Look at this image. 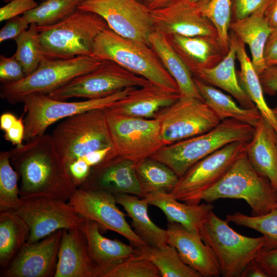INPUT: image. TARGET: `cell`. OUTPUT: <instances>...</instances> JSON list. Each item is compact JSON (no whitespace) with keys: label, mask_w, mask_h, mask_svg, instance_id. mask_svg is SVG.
<instances>
[{"label":"cell","mask_w":277,"mask_h":277,"mask_svg":"<svg viewBox=\"0 0 277 277\" xmlns=\"http://www.w3.org/2000/svg\"><path fill=\"white\" fill-rule=\"evenodd\" d=\"M9 152L21 179V198L44 196L69 201L76 191L67 163L51 135H38Z\"/></svg>","instance_id":"cell-1"},{"label":"cell","mask_w":277,"mask_h":277,"mask_svg":"<svg viewBox=\"0 0 277 277\" xmlns=\"http://www.w3.org/2000/svg\"><path fill=\"white\" fill-rule=\"evenodd\" d=\"M226 198L245 201L253 216L266 214L277 206L276 191L269 181L254 169L246 151L216 183L185 203H211Z\"/></svg>","instance_id":"cell-2"},{"label":"cell","mask_w":277,"mask_h":277,"mask_svg":"<svg viewBox=\"0 0 277 277\" xmlns=\"http://www.w3.org/2000/svg\"><path fill=\"white\" fill-rule=\"evenodd\" d=\"M255 128L233 118L221 121L210 130L166 145L150 157L170 168L180 177L196 162L234 142H249Z\"/></svg>","instance_id":"cell-3"},{"label":"cell","mask_w":277,"mask_h":277,"mask_svg":"<svg viewBox=\"0 0 277 277\" xmlns=\"http://www.w3.org/2000/svg\"><path fill=\"white\" fill-rule=\"evenodd\" d=\"M92 55L103 61L114 62L151 83L179 91L175 80L150 46L121 36L109 27L95 38Z\"/></svg>","instance_id":"cell-4"},{"label":"cell","mask_w":277,"mask_h":277,"mask_svg":"<svg viewBox=\"0 0 277 277\" xmlns=\"http://www.w3.org/2000/svg\"><path fill=\"white\" fill-rule=\"evenodd\" d=\"M42 51L52 58L92 55L93 44L108 25L98 15L77 9L59 22L37 27Z\"/></svg>","instance_id":"cell-5"},{"label":"cell","mask_w":277,"mask_h":277,"mask_svg":"<svg viewBox=\"0 0 277 277\" xmlns=\"http://www.w3.org/2000/svg\"><path fill=\"white\" fill-rule=\"evenodd\" d=\"M228 222L213 211L209 213L200 228L202 240L215 254L224 277H241L249 263L263 250L266 240L263 236L243 235L231 228Z\"/></svg>","instance_id":"cell-6"},{"label":"cell","mask_w":277,"mask_h":277,"mask_svg":"<svg viewBox=\"0 0 277 277\" xmlns=\"http://www.w3.org/2000/svg\"><path fill=\"white\" fill-rule=\"evenodd\" d=\"M103 61L92 55L66 59L45 56L31 74L19 81L3 84L1 97L14 104L29 94H48L73 78L96 69Z\"/></svg>","instance_id":"cell-7"},{"label":"cell","mask_w":277,"mask_h":277,"mask_svg":"<svg viewBox=\"0 0 277 277\" xmlns=\"http://www.w3.org/2000/svg\"><path fill=\"white\" fill-rule=\"evenodd\" d=\"M51 136L67 165L92 151L109 147L114 149L105 109H92L65 118Z\"/></svg>","instance_id":"cell-8"},{"label":"cell","mask_w":277,"mask_h":277,"mask_svg":"<svg viewBox=\"0 0 277 277\" xmlns=\"http://www.w3.org/2000/svg\"><path fill=\"white\" fill-rule=\"evenodd\" d=\"M132 87L120 90L110 95L84 101L68 102L54 99L43 93L24 96L25 140L29 141L45 134L52 124L63 118L95 109H105L125 96Z\"/></svg>","instance_id":"cell-9"},{"label":"cell","mask_w":277,"mask_h":277,"mask_svg":"<svg viewBox=\"0 0 277 277\" xmlns=\"http://www.w3.org/2000/svg\"><path fill=\"white\" fill-rule=\"evenodd\" d=\"M105 110L116 156L136 163L166 146L157 118L120 115Z\"/></svg>","instance_id":"cell-10"},{"label":"cell","mask_w":277,"mask_h":277,"mask_svg":"<svg viewBox=\"0 0 277 277\" xmlns=\"http://www.w3.org/2000/svg\"><path fill=\"white\" fill-rule=\"evenodd\" d=\"M150 83L111 61L105 60L96 69L80 75L47 94L65 101L77 97L87 100L104 97L129 87H141Z\"/></svg>","instance_id":"cell-11"},{"label":"cell","mask_w":277,"mask_h":277,"mask_svg":"<svg viewBox=\"0 0 277 277\" xmlns=\"http://www.w3.org/2000/svg\"><path fill=\"white\" fill-rule=\"evenodd\" d=\"M154 118L160 122L161 136L166 145L207 132L221 121L204 101L182 95L160 110Z\"/></svg>","instance_id":"cell-12"},{"label":"cell","mask_w":277,"mask_h":277,"mask_svg":"<svg viewBox=\"0 0 277 277\" xmlns=\"http://www.w3.org/2000/svg\"><path fill=\"white\" fill-rule=\"evenodd\" d=\"M78 9L102 17L119 35L150 46L149 36L155 30L151 11L138 0H88Z\"/></svg>","instance_id":"cell-13"},{"label":"cell","mask_w":277,"mask_h":277,"mask_svg":"<svg viewBox=\"0 0 277 277\" xmlns=\"http://www.w3.org/2000/svg\"><path fill=\"white\" fill-rule=\"evenodd\" d=\"M13 211L30 228L28 243L38 242L60 229H80L85 220L69 202L53 197L21 198Z\"/></svg>","instance_id":"cell-14"},{"label":"cell","mask_w":277,"mask_h":277,"mask_svg":"<svg viewBox=\"0 0 277 277\" xmlns=\"http://www.w3.org/2000/svg\"><path fill=\"white\" fill-rule=\"evenodd\" d=\"M246 145L244 142H234L200 160L179 178L170 193L179 201L186 202L210 187L245 152Z\"/></svg>","instance_id":"cell-15"},{"label":"cell","mask_w":277,"mask_h":277,"mask_svg":"<svg viewBox=\"0 0 277 277\" xmlns=\"http://www.w3.org/2000/svg\"><path fill=\"white\" fill-rule=\"evenodd\" d=\"M68 202L82 216L123 236L134 247L148 246L127 222L125 214L117 207L111 192L77 188Z\"/></svg>","instance_id":"cell-16"},{"label":"cell","mask_w":277,"mask_h":277,"mask_svg":"<svg viewBox=\"0 0 277 277\" xmlns=\"http://www.w3.org/2000/svg\"><path fill=\"white\" fill-rule=\"evenodd\" d=\"M151 12L155 29L166 35L219 39L213 24L201 8L189 0H171L166 6Z\"/></svg>","instance_id":"cell-17"},{"label":"cell","mask_w":277,"mask_h":277,"mask_svg":"<svg viewBox=\"0 0 277 277\" xmlns=\"http://www.w3.org/2000/svg\"><path fill=\"white\" fill-rule=\"evenodd\" d=\"M62 233L60 229L38 242L26 243L1 276H54Z\"/></svg>","instance_id":"cell-18"},{"label":"cell","mask_w":277,"mask_h":277,"mask_svg":"<svg viewBox=\"0 0 277 277\" xmlns=\"http://www.w3.org/2000/svg\"><path fill=\"white\" fill-rule=\"evenodd\" d=\"M135 167L132 161L116 155L108 157L92 167L87 179L77 188L104 189L143 197Z\"/></svg>","instance_id":"cell-19"},{"label":"cell","mask_w":277,"mask_h":277,"mask_svg":"<svg viewBox=\"0 0 277 277\" xmlns=\"http://www.w3.org/2000/svg\"><path fill=\"white\" fill-rule=\"evenodd\" d=\"M168 244L178 252L183 261L197 271L202 277L221 275L217 258L210 246L202 240L200 233H194L181 224H167Z\"/></svg>","instance_id":"cell-20"},{"label":"cell","mask_w":277,"mask_h":277,"mask_svg":"<svg viewBox=\"0 0 277 277\" xmlns=\"http://www.w3.org/2000/svg\"><path fill=\"white\" fill-rule=\"evenodd\" d=\"M180 96L179 91L150 82L132 87L125 96L105 109L120 115L152 118L160 110L171 105Z\"/></svg>","instance_id":"cell-21"},{"label":"cell","mask_w":277,"mask_h":277,"mask_svg":"<svg viewBox=\"0 0 277 277\" xmlns=\"http://www.w3.org/2000/svg\"><path fill=\"white\" fill-rule=\"evenodd\" d=\"M166 36L175 51L194 76L203 70L217 65L227 53L216 38L176 34Z\"/></svg>","instance_id":"cell-22"},{"label":"cell","mask_w":277,"mask_h":277,"mask_svg":"<svg viewBox=\"0 0 277 277\" xmlns=\"http://www.w3.org/2000/svg\"><path fill=\"white\" fill-rule=\"evenodd\" d=\"M80 229L85 236L97 277H104L108 271L135 252L132 245L103 236L100 232L99 225L94 221L85 219Z\"/></svg>","instance_id":"cell-23"},{"label":"cell","mask_w":277,"mask_h":277,"mask_svg":"<svg viewBox=\"0 0 277 277\" xmlns=\"http://www.w3.org/2000/svg\"><path fill=\"white\" fill-rule=\"evenodd\" d=\"M54 277H97L80 229H63Z\"/></svg>","instance_id":"cell-24"},{"label":"cell","mask_w":277,"mask_h":277,"mask_svg":"<svg viewBox=\"0 0 277 277\" xmlns=\"http://www.w3.org/2000/svg\"><path fill=\"white\" fill-rule=\"evenodd\" d=\"M246 154L254 169L269 181L277 192V133L263 116L246 143Z\"/></svg>","instance_id":"cell-25"},{"label":"cell","mask_w":277,"mask_h":277,"mask_svg":"<svg viewBox=\"0 0 277 277\" xmlns=\"http://www.w3.org/2000/svg\"><path fill=\"white\" fill-rule=\"evenodd\" d=\"M144 197L149 205L161 210L168 222L179 223L189 231L197 233H199L203 223L214 208L211 203L188 204L181 203L169 192L164 191L150 193Z\"/></svg>","instance_id":"cell-26"},{"label":"cell","mask_w":277,"mask_h":277,"mask_svg":"<svg viewBox=\"0 0 277 277\" xmlns=\"http://www.w3.org/2000/svg\"><path fill=\"white\" fill-rule=\"evenodd\" d=\"M229 49L224 58L214 67L203 70L195 77L229 93L240 105L246 108H255L239 82L235 70V36L229 32Z\"/></svg>","instance_id":"cell-27"},{"label":"cell","mask_w":277,"mask_h":277,"mask_svg":"<svg viewBox=\"0 0 277 277\" xmlns=\"http://www.w3.org/2000/svg\"><path fill=\"white\" fill-rule=\"evenodd\" d=\"M266 8L244 18L231 20L229 25V31L249 46L252 63L259 75L266 68L264 51L272 30L264 16Z\"/></svg>","instance_id":"cell-28"},{"label":"cell","mask_w":277,"mask_h":277,"mask_svg":"<svg viewBox=\"0 0 277 277\" xmlns=\"http://www.w3.org/2000/svg\"><path fill=\"white\" fill-rule=\"evenodd\" d=\"M113 194L117 203L124 207L131 219L133 230L148 246L160 247L168 244L167 229L152 221L148 212L149 204L145 197L124 193Z\"/></svg>","instance_id":"cell-29"},{"label":"cell","mask_w":277,"mask_h":277,"mask_svg":"<svg viewBox=\"0 0 277 277\" xmlns=\"http://www.w3.org/2000/svg\"><path fill=\"white\" fill-rule=\"evenodd\" d=\"M149 41L150 47L176 83L181 95L204 101L194 82L193 75L175 51L166 35L155 29Z\"/></svg>","instance_id":"cell-30"},{"label":"cell","mask_w":277,"mask_h":277,"mask_svg":"<svg viewBox=\"0 0 277 277\" xmlns=\"http://www.w3.org/2000/svg\"><path fill=\"white\" fill-rule=\"evenodd\" d=\"M194 82L204 102L221 121L233 118L255 127L262 117L259 109L239 105L229 95L215 87L193 76Z\"/></svg>","instance_id":"cell-31"},{"label":"cell","mask_w":277,"mask_h":277,"mask_svg":"<svg viewBox=\"0 0 277 277\" xmlns=\"http://www.w3.org/2000/svg\"><path fill=\"white\" fill-rule=\"evenodd\" d=\"M234 36L236 58L240 66V70L237 72L240 84L259 109L262 116L272 126L277 133V121L272 109L269 107L265 100L259 75L247 55L245 44Z\"/></svg>","instance_id":"cell-32"},{"label":"cell","mask_w":277,"mask_h":277,"mask_svg":"<svg viewBox=\"0 0 277 277\" xmlns=\"http://www.w3.org/2000/svg\"><path fill=\"white\" fill-rule=\"evenodd\" d=\"M30 228L24 220L13 210L0 214V265L6 268L27 243Z\"/></svg>","instance_id":"cell-33"},{"label":"cell","mask_w":277,"mask_h":277,"mask_svg":"<svg viewBox=\"0 0 277 277\" xmlns=\"http://www.w3.org/2000/svg\"><path fill=\"white\" fill-rule=\"evenodd\" d=\"M134 253L150 261L159 269L162 277H202L196 270L186 264L173 246H146L134 247Z\"/></svg>","instance_id":"cell-34"},{"label":"cell","mask_w":277,"mask_h":277,"mask_svg":"<svg viewBox=\"0 0 277 277\" xmlns=\"http://www.w3.org/2000/svg\"><path fill=\"white\" fill-rule=\"evenodd\" d=\"M135 172L143 193L170 192L180 177L165 164L151 157L135 163Z\"/></svg>","instance_id":"cell-35"},{"label":"cell","mask_w":277,"mask_h":277,"mask_svg":"<svg viewBox=\"0 0 277 277\" xmlns=\"http://www.w3.org/2000/svg\"><path fill=\"white\" fill-rule=\"evenodd\" d=\"M78 0H46L23 15L29 24L37 27L54 24L65 18L77 8Z\"/></svg>","instance_id":"cell-36"},{"label":"cell","mask_w":277,"mask_h":277,"mask_svg":"<svg viewBox=\"0 0 277 277\" xmlns=\"http://www.w3.org/2000/svg\"><path fill=\"white\" fill-rule=\"evenodd\" d=\"M16 50L14 55L21 64L26 76L33 72L39 66L43 54L38 40V31L35 23L15 39Z\"/></svg>","instance_id":"cell-37"},{"label":"cell","mask_w":277,"mask_h":277,"mask_svg":"<svg viewBox=\"0 0 277 277\" xmlns=\"http://www.w3.org/2000/svg\"><path fill=\"white\" fill-rule=\"evenodd\" d=\"M226 220L262 233L266 240L264 249L277 247V206L269 212L258 216L236 212L227 215Z\"/></svg>","instance_id":"cell-38"},{"label":"cell","mask_w":277,"mask_h":277,"mask_svg":"<svg viewBox=\"0 0 277 277\" xmlns=\"http://www.w3.org/2000/svg\"><path fill=\"white\" fill-rule=\"evenodd\" d=\"M19 176L10 160L9 151L0 153V211L14 210L21 198L18 187Z\"/></svg>","instance_id":"cell-39"},{"label":"cell","mask_w":277,"mask_h":277,"mask_svg":"<svg viewBox=\"0 0 277 277\" xmlns=\"http://www.w3.org/2000/svg\"><path fill=\"white\" fill-rule=\"evenodd\" d=\"M204 16L215 28L220 43L227 53L229 49V25L231 21V0H211L201 8Z\"/></svg>","instance_id":"cell-40"},{"label":"cell","mask_w":277,"mask_h":277,"mask_svg":"<svg viewBox=\"0 0 277 277\" xmlns=\"http://www.w3.org/2000/svg\"><path fill=\"white\" fill-rule=\"evenodd\" d=\"M157 267L149 260L135 254L108 271L104 277H161Z\"/></svg>","instance_id":"cell-41"},{"label":"cell","mask_w":277,"mask_h":277,"mask_svg":"<svg viewBox=\"0 0 277 277\" xmlns=\"http://www.w3.org/2000/svg\"><path fill=\"white\" fill-rule=\"evenodd\" d=\"M26 76L23 67L13 55L0 56V81L3 84L19 81Z\"/></svg>","instance_id":"cell-42"},{"label":"cell","mask_w":277,"mask_h":277,"mask_svg":"<svg viewBox=\"0 0 277 277\" xmlns=\"http://www.w3.org/2000/svg\"><path fill=\"white\" fill-rule=\"evenodd\" d=\"M271 0H231V20L246 17L267 8Z\"/></svg>","instance_id":"cell-43"},{"label":"cell","mask_w":277,"mask_h":277,"mask_svg":"<svg viewBox=\"0 0 277 277\" xmlns=\"http://www.w3.org/2000/svg\"><path fill=\"white\" fill-rule=\"evenodd\" d=\"M38 5L35 0H12L0 8V21H8L23 15Z\"/></svg>","instance_id":"cell-44"},{"label":"cell","mask_w":277,"mask_h":277,"mask_svg":"<svg viewBox=\"0 0 277 277\" xmlns=\"http://www.w3.org/2000/svg\"><path fill=\"white\" fill-rule=\"evenodd\" d=\"M29 24L23 15L12 18L5 23L0 30V42L9 39L15 40L29 27Z\"/></svg>","instance_id":"cell-45"},{"label":"cell","mask_w":277,"mask_h":277,"mask_svg":"<svg viewBox=\"0 0 277 277\" xmlns=\"http://www.w3.org/2000/svg\"><path fill=\"white\" fill-rule=\"evenodd\" d=\"M254 260L268 277H277V247L263 249Z\"/></svg>","instance_id":"cell-46"},{"label":"cell","mask_w":277,"mask_h":277,"mask_svg":"<svg viewBox=\"0 0 277 277\" xmlns=\"http://www.w3.org/2000/svg\"><path fill=\"white\" fill-rule=\"evenodd\" d=\"M72 181L77 188L88 177L91 167L83 160L79 159L67 164Z\"/></svg>","instance_id":"cell-47"},{"label":"cell","mask_w":277,"mask_h":277,"mask_svg":"<svg viewBox=\"0 0 277 277\" xmlns=\"http://www.w3.org/2000/svg\"><path fill=\"white\" fill-rule=\"evenodd\" d=\"M259 77L264 93L275 95L277 93V65L266 67Z\"/></svg>","instance_id":"cell-48"},{"label":"cell","mask_w":277,"mask_h":277,"mask_svg":"<svg viewBox=\"0 0 277 277\" xmlns=\"http://www.w3.org/2000/svg\"><path fill=\"white\" fill-rule=\"evenodd\" d=\"M264 60L266 67L277 65V28L273 29L267 40Z\"/></svg>","instance_id":"cell-49"},{"label":"cell","mask_w":277,"mask_h":277,"mask_svg":"<svg viewBox=\"0 0 277 277\" xmlns=\"http://www.w3.org/2000/svg\"><path fill=\"white\" fill-rule=\"evenodd\" d=\"M25 127L23 117L17 118V121L10 128L5 132L4 138L7 141L16 147L21 146L25 139Z\"/></svg>","instance_id":"cell-50"},{"label":"cell","mask_w":277,"mask_h":277,"mask_svg":"<svg viewBox=\"0 0 277 277\" xmlns=\"http://www.w3.org/2000/svg\"><path fill=\"white\" fill-rule=\"evenodd\" d=\"M264 16L272 29L277 28V0H271L265 10Z\"/></svg>","instance_id":"cell-51"},{"label":"cell","mask_w":277,"mask_h":277,"mask_svg":"<svg viewBox=\"0 0 277 277\" xmlns=\"http://www.w3.org/2000/svg\"><path fill=\"white\" fill-rule=\"evenodd\" d=\"M241 277H268L254 260L250 261L243 271Z\"/></svg>","instance_id":"cell-52"},{"label":"cell","mask_w":277,"mask_h":277,"mask_svg":"<svg viewBox=\"0 0 277 277\" xmlns=\"http://www.w3.org/2000/svg\"><path fill=\"white\" fill-rule=\"evenodd\" d=\"M17 117L9 112L3 113L0 116V128L4 132L8 130L14 125Z\"/></svg>","instance_id":"cell-53"},{"label":"cell","mask_w":277,"mask_h":277,"mask_svg":"<svg viewBox=\"0 0 277 277\" xmlns=\"http://www.w3.org/2000/svg\"><path fill=\"white\" fill-rule=\"evenodd\" d=\"M171 0H143V4L151 11L168 5Z\"/></svg>","instance_id":"cell-54"},{"label":"cell","mask_w":277,"mask_h":277,"mask_svg":"<svg viewBox=\"0 0 277 277\" xmlns=\"http://www.w3.org/2000/svg\"><path fill=\"white\" fill-rule=\"evenodd\" d=\"M190 2L195 4L201 8L205 7L211 0H189Z\"/></svg>","instance_id":"cell-55"},{"label":"cell","mask_w":277,"mask_h":277,"mask_svg":"<svg viewBox=\"0 0 277 277\" xmlns=\"http://www.w3.org/2000/svg\"><path fill=\"white\" fill-rule=\"evenodd\" d=\"M272 109L273 114L274 115V116L275 117V119H276V120L277 121V104H276V106L274 108H273Z\"/></svg>","instance_id":"cell-56"},{"label":"cell","mask_w":277,"mask_h":277,"mask_svg":"<svg viewBox=\"0 0 277 277\" xmlns=\"http://www.w3.org/2000/svg\"><path fill=\"white\" fill-rule=\"evenodd\" d=\"M5 2H7V3H8L9 2H10L12 0H4Z\"/></svg>","instance_id":"cell-57"},{"label":"cell","mask_w":277,"mask_h":277,"mask_svg":"<svg viewBox=\"0 0 277 277\" xmlns=\"http://www.w3.org/2000/svg\"><path fill=\"white\" fill-rule=\"evenodd\" d=\"M78 1H80L81 2V3L82 2H84V1H88V0H78Z\"/></svg>","instance_id":"cell-58"},{"label":"cell","mask_w":277,"mask_h":277,"mask_svg":"<svg viewBox=\"0 0 277 277\" xmlns=\"http://www.w3.org/2000/svg\"><path fill=\"white\" fill-rule=\"evenodd\" d=\"M138 1H140V0H138Z\"/></svg>","instance_id":"cell-59"}]
</instances>
